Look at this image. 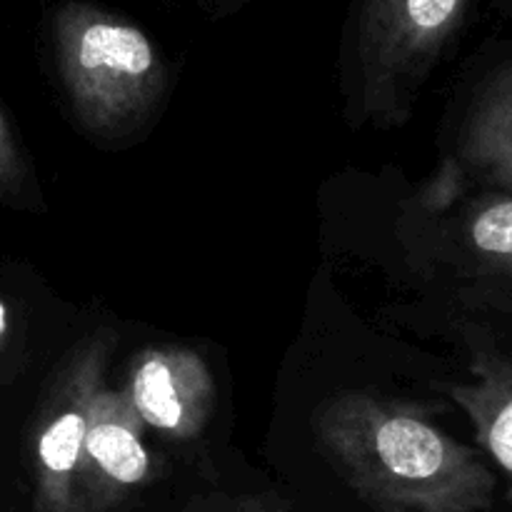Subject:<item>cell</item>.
I'll list each match as a JSON object with an SVG mask.
<instances>
[{"label": "cell", "instance_id": "1", "mask_svg": "<svg viewBox=\"0 0 512 512\" xmlns=\"http://www.w3.org/2000/svg\"><path fill=\"white\" fill-rule=\"evenodd\" d=\"M315 430L355 483L393 500L470 508L493 488L475 450L388 395H335L315 418Z\"/></svg>", "mask_w": 512, "mask_h": 512}, {"label": "cell", "instance_id": "2", "mask_svg": "<svg viewBox=\"0 0 512 512\" xmlns=\"http://www.w3.org/2000/svg\"><path fill=\"white\" fill-rule=\"evenodd\" d=\"M55 63L73 113L90 135L118 140L160 103L165 70L138 25L85 3H65L53 18Z\"/></svg>", "mask_w": 512, "mask_h": 512}, {"label": "cell", "instance_id": "3", "mask_svg": "<svg viewBox=\"0 0 512 512\" xmlns=\"http://www.w3.org/2000/svg\"><path fill=\"white\" fill-rule=\"evenodd\" d=\"M468 0H363L355 43L360 115L403 123L463 23Z\"/></svg>", "mask_w": 512, "mask_h": 512}, {"label": "cell", "instance_id": "4", "mask_svg": "<svg viewBox=\"0 0 512 512\" xmlns=\"http://www.w3.org/2000/svg\"><path fill=\"white\" fill-rule=\"evenodd\" d=\"M110 338L80 345L60 370L35 428V478L48 508L63 510L83 478L85 438L95 390L105 380Z\"/></svg>", "mask_w": 512, "mask_h": 512}, {"label": "cell", "instance_id": "5", "mask_svg": "<svg viewBox=\"0 0 512 512\" xmlns=\"http://www.w3.org/2000/svg\"><path fill=\"white\" fill-rule=\"evenodd\" d=\"M123 390L140 420L173 440L198 438L213 413V375L198 353L180 345L140 350Z\"/></svg>", "mask_w": 512, "mask_h": 512}, {"label": "cell", "instance_id": "6", "mask_svg": "<svg viewBox=\"0 0 512 512\" xmlns=\"http://www.w3.org/2000/svg\"><path fill=\"white\" fill-rule=\"evenodd\" d=\"M140 425L143 420L125 390H110L103 380L90 405L83 478L103 488H133L143 483L150 475V453Z\"/></svg>", "mask_w": 512, "mask_h": 512}, {"label": "cell", "instance_id": "7", "mask_svg": "<svg viewBox=\"0 0 512 512\" xmlns=\"http://www.w3.org/2000/svg\"><path fill=\"white\" fill-rule=\"evenodd\" d=\"M470 378L450 385L448 395L468 415L478 443L510 478L512 493V350L470 338Z\"/></svg>", "mask_w": 512, "mask_h": 512}, {"label": "cell", "instance_id": "8", "mask_svg": "<svg viewBox=\"0 0 512 512\" xmlns=\"http://www.w3.org/2000/svg\"><path fill=\"white\" fill-rule=\"evenodd\" d=\"M512 190V60L488 75L468 110L455 173Z\"/></svg>", "mask_w": 512, "mask_h": 512}, {"label": "cell", "instance_id": "9", "mask_svg": "<svg viewBox=\"0 0 512 512\" xmlns=\"http://www.w3.org/2000/svg\"><path fill=\"white\" fill-rule=\"evenodd\" d=\"M463 243L475 268L503 285L512 298V195H485L470 205Z\"/></svg>", "mask_w": 512, "mask_h": 512}, {"label": "cell", "instance_id": "10", "mask_svg": "<svg viewBox=\"0 0 512 512\" xmlns=\"http://www.w3.org/2000/svg\"><path fill=\"white\" fill-rule=\"evenodd\" d=\"M25 185V163L5 115L0 113V198H13Z\"/></svg>", "mask_w": 512, "mask_h": 512}, {"label": "cell", "instance_id": "11", "mask_svg": "<svg viewBox=\"0 0 512 512\" xmlns=\"http://www.w3.org/2000/svg\"><path fill=\"white\" fill-rule=\"evenodd\" d=\"M8 330H10V315H8V308H5V303L0 300V348H3L5 338H8Z\"/></svg>", "mask_w": 512, "mask_h": 512}]
</instances>
